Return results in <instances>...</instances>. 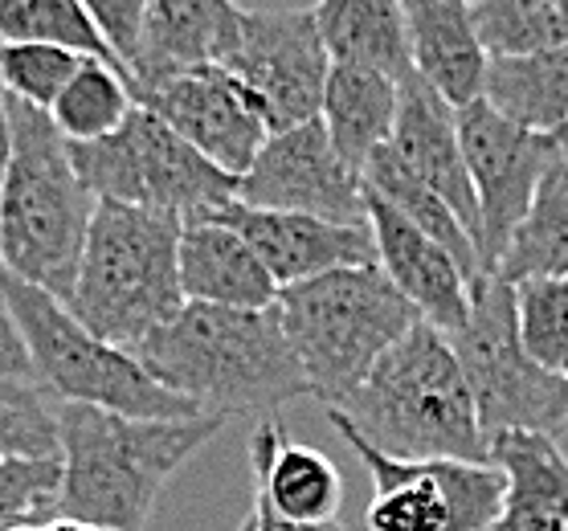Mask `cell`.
I'll use <instances>...</instances> for the list:
<instances>
[{
  "instance_id": "cell-34",
  "label": "cell",
  "mask_w": 568,
  "mask_h": 531,
  "mask_svg": "<svg viewBox=\"0 0 568 531\" xmlns=\"http://www.w3.org/2000/svg\"><path fill=\"white\" fill-rule=\"evenodd\" d=\"M78 65L82 58L58 45H0V91L50 115Z\"/></svg>"
},
{
  "instance_id": "cell-15",
  "label": "cell",
  "mask_w": 568,
  "mask_h": 531,
  "mask_svg": "<svg viewBox=\"0 0 568 531\" xmlns=\"http://www.w3.org/2000/svg\"><path fill=\"white\" fill-rule=\"evenodd\" d=\"M225 229L242 237L258 262L271 270L278 290L298 283H311L320 274L352 270V266H381L376 262L373 229H352V225H332L303 213H274V208H250L242 201L209 213Z\"/></svg>"
},
{
  "instance_id": "cell-23",
  "label": "cell",
  "mask_w": 568,
  "mask_h": 531,
  "mask_svg": "<svg viewBox=\"0 0 568 531\" xmlns=\"http://www.w3.org/2000/svg\"><path fill=\"white\" fill-rule=\"evenodd\" d=\"M315 21L332 65L376 70L393 82L414 74L409 21L400 0H323L315 4Z\"/></svg>"
},
{
  "instance_id": "cell-11",
  "label": "cell",
  "mask_w": 568,
  "mask_h": 531,
  "mask_svg": "<svg viewBox=\"0 0 568 531\" xmlns=\"http://www.w3.org/2000/svg\"><path fill=\"white\" fill-rule=\"evenodd\" d=\"M336 433L373 474L368 531H491L504 474L491 462H397L332 417Z\"/></svg>"
},
{
  "instance_id": "cell-30",
  "label": "cell",
  "mask_w": 568,
  "mask_h": 531,
  "mask_svg": "<svg viewBox=\"0 0 568 531\" xmlns=\"http://www.w3.org/2000/svg\"><path fill=\"white\" fill-rule=\"evenodd\" d=\"M470 17L487 58H531L568 45V0H478Z\"/></svg>"
},
{
  "instance_id": "cell-39",
  "label": "cell",
  "mask_w": 568,
  "mask_h": 531,
  "mask_svg": "<svg viewBox=\"0 0 568 531\" xmlns=\"http://www.w3.org/2000/svg\"><path fill=\"white\" fill-rule=\"evenodd\" d=\"M45 531H103V528H94V523H82V519H65V515H58Z\"/></svg>"
},
{
  "instance_id": "cell-37",
  "label": "cell",
  "mask_w": 568,
  "mask_h": 531,
  "mask_svg": "<svg viewBox=\"0 0 568 531\" xmlns=\"http://www.w3.org/2000/svg\"><path fill=\"white\" fill-rule=\"evenodd\" d=\"M250 515H254V531H344L339 523H295V519L278 515L258 491H254V507H250Z\"/></svg>"
},
{
  "instance_id": "cell-27",
  "label": "cell",
  "mask_w": 568,
  "mask_h": 531,
  "mask_svg": "<svg viewBox=\"0 0 568 531\" xmlns=\"http://www.w3.org/2000/svg\"><path fill=\"white\" fill-rule=\"evenodd\" d=\"M495 274L511 286L531 278H568V164L544 181Z\"/></svg>"
},
{
  "instance_id": "cell-25",
  "label": "cell",
  "mask_w": 568,
  "mask_h": 531,
  "mask_svg": "<svg viewBox=\"0 0 568 531\" xmlns=\"http://www.w3.org/2000/svg\"><path fill=\"white\" fill-rule=\"evenodd\" d=\"M483 103L524 131L568 135V45L531 58H491Z\"/></svg>"
},
{
  "instance_id": "cell-3",
  "label": "cell",
  "mask_w": 568,
  "mask_h": 531,
  "mask_svg": "<svg viewBox=\"0 0 568 531\" xmlns=\"http://www.w3.org/2000/svg\"><path fill=\"white\" fill-rule=\"evenodd\" d=\"M225 417L135 421L62 405V515L103 531H143L164 482L205 446Z\"/></svg>"
},
{
  "instance_id": "cell-14",
  "label": "cell",
  "mask_w": 568,
  "mask_h": 531,
  "mask_svg": "<svg viewBox=\"0 0 568 531\" xmlns=\"http://www.w3.org/2000/svg\"><path fill=\"white\" fill-rule=\"evenodd\" d=\"M135 106H148L152 115H160L189 147H196L209 164H217L237 181L254 169L258 152L271 140V123L262 115V106L221 65L160 82L152 91L135 94Z\"/></svg>"
},
{
  "instance_id": "cell-26",
  "label": "cell",
  "mask_w": 568,
  "mask_h": 531,
  "mask_svg": "<svg viewBox=\"0 0 568 531\" xmlns=\"http://www.w3.org/2000/svg\"><path fill=\"white\" fill-rule=\"evenodd\" d=\"M364 188H368L376 201H385L397 217L409 221L417 234H426L429 242H438V246L463 266V274L470 278V283L487 278L483 266H478L475 237H470V229L458 221V213H454L442 196L429 193L426 184L417 181L414 172L405 169L388 147H381V152L368 160V169H364Z\"/></svg>"
},
{
  "instance_id": "cell-29",
  "label": "cell",
  "mask_w": 568,
  "mask_h": 531,
  "mask_svg": "<svg viewBox=\"0 0 568 531\" xmlns=\"http://www.w3.org/2000/svg\"><path fill=\"white\" fill-rule=\"evenodd\" d=\"M0 45H58L119 70L82 0H0Z\"/></svg>"
},
{
  "instance_id": "cell-8",
  "label": "cell",
  "mask_w": 568,
  "mask_h": 531,
  "mask_svg": "<svg viewBox=\"0 0 568 531\" xmlns=\"http://www.w3.org/2000/svg\"><path fill=\"white\" fill-rule=\"evenodd\" d=\"M70 160L99 205L152 208L193 221L237 201V176L209 164L148 106H135L106 140L70 143Z\"/></svg>"
},
{
  "instance_id": "cell-38",
  "label": "cell",
  "mask_w": 568,
  "mask_h": 531,
  "mask_svg": "<svg viewBox=\"0 0 568 531\" xmlns=\"http://www.w3.org/2000/svg\"><path fill=\"white\" fill-rule=\"evenodd\" d=\"M9 152H13V135H9V103L0 91V196H4V176H9Z\"/></svg>"
},
{
  "instance_id": "cell-33",
  "label": "cell",
  "mask_w": 568,
  "mask_h": 531,
  "mask_svg": "<svg viewBox=\"0 0 568 531\" xmlns=\"http://www.w3.org/2000/svg\"><path fill=\"white\" fill-rule=\"evenodd\" d=\"M62 515V458L0 462V531L50 528Z\"/></svg>"
},
{
  "instance_id": "cell-21",
  "label": "cell",
  "mask_w": 568,
  "mask_h": 531,
  "mask_svg": "<svg viewBox=\"0 0 568 531\" xmlns=\"http://www.w3.org/2000/svg\"><path fill=\"white\" fill-rule=\"evenodd\" d=\"M254 491L295 523H336L344 503V479L323 450L286 441L274 417H262L250 433Z\"/></svg>"
},
{
  "instance_id": "cell-24",
  "label": "cell",
  "mask_w": 568,
  "mask_h": 531,
  "mask_svg": "<svg viewBox=\"0 0 568 531\" xmlns=\"http://www.w3.org/2000/svg\"><path fill=\"white\" fill-rule=\"evenodd\" d=\"M400 111V82L376 74V70H356V65H332V79L323 91L320 123L327 127L336 152L348 169L364 176L368 160L388 147Z\"/></svg>"
},
{
  "instance_id": "cell-12",
  "label": "cell",
  "mask_w": 568,
  "mask_h": 531,
  "mask_svg": "<svg viewBox=\"0 0 568 531\" xmlns=\"http://www.w3.org/2000/svg\"><path fill=\"white\" fill-rule=\"evenodd\" d=\"M221 70L262 106L271 135L315 123L332 79L315 9H242V38Z\"/></svg>"
},
{
  "instance_id": "cell-22",
  "label": "cell",
  "mask_w": 568,
  "mask_h": 531,
  "mask_svg": "<svg viewBox=\"0 0 568 531\" xmlns=\"http://www.w3.org/2000/svg\"><path fill=\"white\" fill-rule=\"evenodd\" d=\"M487 462L504 474L491 531H568V458L548 433H495Z\"/></svg>"
},
{
  "instance_id": "cell-18",
  "label": "cell",
  "mask_w": 568,
  "mask_h": 531,
  "mask_svg": "<svg viewBox=\"0 0 568 531\" xmlns=\"http://www.w3.org/2000/svg\"><path fill=\"white\" fill-rule=\"evenodd\" d=\"M388 152L426 184L429 193L442 196L458 213L470 237L478 242V205L470 188V172L463 156V135H458V111L446 106L426 82L409 74L400 82V111L397 127L388 140Z\"/></svg>"
},
{
  "instance_id": "cell-19",
  "label": "cell",
  "mask_w": 568,
  "mask_h": 531,
  "mask_svg": "<svg viewBox=\"0 0 568 531\" xmlns=\"http://www.w3.org/2000/svg\"><path fill=\"white\" fill-rule=\"evenodd\" d=\"M409 50L414 74L454 111L483 103L487 91V50L475 33V17L466 0H409Z\"/></svg>"
},
{
  "instance_id": "cell-36",
  "label": "cell",
  "mask_w": 568,
  "mask_h": 531,
  "mask_svg": "<svg viewBox=\"0 0 568 531\" xmlns=\"http://www.w3.org/2000/svg\"><path fill=\"white\" fill-rule=\"evenodd\" d=\"M0 376H17V380H29L33 376V364H29V351L17 336V324L9 315V303L0 295Z\"/></svg>"
},
{
  "instance_id": "cell-35",
  "label": "cell",
  "mask_w": 568,
  "mask_h": 531,
  "mask_svg": "<svg viewBox=\"0 0 568 531\" xmlns=\"http://www.w3.org/2000/svg\"><path fill=\"white\" fill-rule=\"evenodd\" d=\"M94 29L103 33L106 50L119 62V70L131 82V65L140 58L143 41V17H148V0H87Z\"/></svg>"
},
{
  "instance_id": "cell-13",
  "label": "cell",
  "mask_w": 568,
  "mask_h": 531,
  "mask_svg": "<svg viewBox=\"0 0 568 531\" xmlns=\"http://www.w3.org/2000/svg\"><path fill=\"white\" fill-rule=\"evenodd\" d=\"M237 201L250 208L303 213L332 225L368 229L364 176L344 164L320 119L271 135L254 169L237 181Z\"/></svg>"
},
{
  "instance_id": "cell-40",
  "label": "cell",
  "mask_w": 568,
  "mask_h": 531,
  "mask_svg": "<svg viewBox=\"0 0 568 531\" xmlns=\"http://www.w3.org/2000/svg\"><path fill=\"white\" fill-rule=\"evenodd\" d=\"M237 531H254V515H246V523H242Z\"/></svg>"
},
{
  "instance_id": "cell-28",
  "label": "cell",
  "mask_w": 568,
  "mask_h": 531,
  "mask_svg": "<svg viewBox=\"0 0 568 531\" xmlns=\"http://www.w3.org/2000/svg\"><path fill=\"white\" fill-rule=\"evenodd\" d=\"M131 111H135L131 82L115 65L82 58L74 79L65 82V91L50 106V123L65 143H99L115 135L131 119Z\"/></svg>"
},
{
  "instance_id": "cell-9",
  "label": "cell",
  "mask_w": 568,
  "mask_h": 531,
  "mask_svg": "<svg viewBox=\"0 0 568 531\" xmlns=\"http://www.w3.org/2000/svg\"><path fill=\"white\" fill-rule=\"evenodd\" d=\"M475 392L483 438L495 433H548L568 429V380L531 360L516 324V286L499 274L470 290V319L450 339Z\"/></svg>"
},
{
  "instance_id": "cell-16",
  "label": "cell",
  "mask_w": 568,
  "mask_h": 531,
  "mask_svg": "<svg viewBox=\"0 0 568 531\" xmlns=\"http://www.w3.org/2000/svg\"><path fill=\"white\" fill-rule=\"evenodd\" d=\"M368 229H373L381 270L405 295L417 319L442 331L446 339L458 336L470 319V290H475L463 266L438 242H429L409 221L397 217L385 201H376L373 193H368Z\"/></svg>"
},
{
  "instance_id": "cell-17",
  "label": "cell",
  "mask_w": 568,
  "mask_h": 531,
  "mask_svg": "<svg viewBox=\"0 0 568 531\" xmlns=\"http://www.w3.org/2000/svg\"><path fill=\"white\" fill-rule=\"evenodd\" d=\"M242 38V9L230 0H148L131 94H143L193 70L225 65Z\"/></svg>"
},
{
  "instance_id": "cell-2",
  "label": "cell",
  "mask_w": 568,
  "mask_h": 531,
  "mask_svg": "<svg viewBox=\"0 0 568 531\" xmlns=\"http://www.w3.org/2000/svg\"><path fill=\"white\" fill-rule=\"evenodd\" d=\"M327 417L397 462H487L475 392L454 344L429 324L385 351L361 389Z\"/></svg>"
},
{
  "instance_id": "cell-6",
  "label": "cell",
  "mask_w": 568,
  "mask_h": 531,
  "mask_svg": "<svg viewBox=\"0 0 568 531\" xmlns=\"http://www.w3.org/2000/svg\"><path fill=\"white\" fill-rule=\"evenodd\" d=\"M278 324L295 348L311 392L339 409L422 319L381 266L320 274L278 290Z\"/></svg>"
},
{
  "instance_id": "cell-7",
  "label": "cell",
  "mask_w": 568,
  "mask_h": 531,
  "mask_svg": "<svg viewBox=\"0 0 568 531\" xmlns=\"http://www.w3.org/2000/svg\"><path fill=\"white\" fill-rule=\"evenodd\" d=\"M0 295L9 303L17 336L26 344L33 376L50 385L62 405H91L135 421H193V401L169 392L131 351L99 339L78 324L70 307L38 286L0 270Z\"/></svg>"
},
{
  "instance_id": "cell-32",
  "label": "cell",
  "mask_w": 568,
  "mask_h": 531,
  "mask_svg": "<svg viewBox=\"0 0 568 531\" xmlns=\"http://www.w3.org/2000/svg\"><path fill=\"white\" fill-rule=\"evenodd\" d=\"M62 458V429L38 385L0 376V462Z\"/></svg>"
},
{
  "instance_id": "cell-4",
  "label": "cell",
  "mask_w": 568,
  "mask_h": 531,
  "mask_svg": "<svg viewBox=\"0 0 568 531\" xmlns=\"http://www.w3.org/2000/svg\"><path fill=\"white\" fill-rule=\"evenodd\" d=\"M9 103V176L0 196V270L70 303L99 201L78 181L70 143L45 111Z\"/></svg>"
},
{
  "instance_id": "cell-31",
  "label": "cell",
  "mask_w": 568,
  "mask_h": 531,
  "mask_svg": "<svg viewBox=\"0 0 568 531\" xmlns=\"http://www.w3.org/2000/svg\"><path fill=\"white\" fill-rule=\"evenodd\" d=\"M516 324L531 360L568 380V278L519 283Z\"/></svg>"
},
{
  "instance_id": "cell-5",
  "label": "cell",
  "mask_w": 568,
  "mask_h": 531,
  "mask_svg": "<svg viewBox=\"0 0 568 531\" xmlns=\"http://www.w3.org/2000/svg\"><path fill=\"white\" fill-rule=\"evenodd\" d=\"M181 229L172 213L99 205L70 315L99 339L135 351L184 312Z\"/></svg>"
},
{
  "instance_id": "cell-20",
  "label": "cell",
  "mask_w": 568,
  "mask_h": 531,
  "mask_svg": "<svg viewBox=\"0 0 568 531\" xmlns=\"http://www.w3.org/2000/svg\"><path fill=\"white\" fill-rule=\"evenodd\" d=\"M181 290L184 303L225 312H271L278 283L242 237L209 217L184 221L181 229Z\"/></svg>"
},
{
  "instance_id": "cell-1",
  "label": "cell",
  "mask_w": 568,
  "mask_h": 531,
  "mask_svg": "<svg viewBox=\"0 0 568 531\" xmlns=\"http://www.w3.org/2000/svg\"><path fill=\"white\" fill-rule=\"evenodd\" d=\"M169 392L193 401L209 417L258 413L307 397L303 376L278 312H225L184 303V312L131 351Z\"/></svg>"
},
{
  "instance_id": "cell-10",
  "label": "cell",
  "mask_w": 568,
  "mask_h": 531,
  "mask_svg": "<svg viewBox=\"0 0 568 531\" xmlns=\"http://www.w3.org/2000/svg\"><path fill=\"white\" fill-rule=\"evenodd\" d=\"M458 135L478 205V266L495 274L544 181L568 164V135L524 131L487 103L458 111Z\"/></svg>"
},
{
  "instance_id": "cell-41",
  "label": "cell",
  "mask_w": 568,
  "mask_h": 531,
  "mask_svg": "<svg viewBox=\"0 0 568 531\" xmlns=\"http://www.w3.org/2000/svg\"><path fill=\"white\" fill-rule=\"evenodd\" d=\"M13 531H45V528H13Z\"/></svg>"
}]
</instances>
